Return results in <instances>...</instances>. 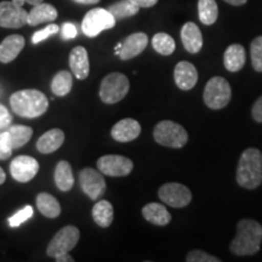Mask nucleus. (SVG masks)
<instances>
[{
    "mask_svg": "<svg viewBox=\"0 0 262 262\" xmlns=\"http://www.w3.org/2000/svg\"><path fill=\"white\" fill-rule=\"evenodd\" d=\"M224 2L228 3L229 5H233V6H241L244 5L248 0H224Z\"/></svg>",
    "mask_w": 262,
    "mask_h": 262,
    "instance_id": "79ce46f5",
    "label": "nucleus"
},
{
    "mask_svg": "<svg viewBox=\"0 0 262 262\" xmlns=\"http://www.w3.org/2000/svg\"><path fill=\"white\" fill-rule=\"evenodd\" d=\"M32 216H33V208H32V206L31 205L25 206L22 210L16 212L14 216H11V217L9 219L10 227H12V228L18 227V226H21L22 224H24V222L29 220Z\"/></svg>",
    "mask_w": 262,
    "mask_h": 262,
    "instance_id": "473e14b6",
    "label": "nucleus"
},
{
    "mask_svg": "<svg viewBox=\"0 0 262 262\" xmlns=\"http://www.w3.org/2000/svg\"><path fill=\"white\" fill-rule=\"evenodd\" d=\"M80 232L75 226H66V227L61 228L48 245V256L55 258L61 254L70 253L78 244Z\"/></svg>",
    "mask_w": 262,
    "mask_h": 262,
    "instance_id": "6e6552de",
    "label": "nucleus"
},
{
    "mask_svg": "<svg viewBox=\"0 0 262 262\" xmlns=\"http://www.w3.org/2000/svg\"><path fill=\"white\" fill-rule=\"evenodd\" d=\"M130 89L129 79L125 74L114 72L103 78L100 86L101 101L107 104H114L122 101Z\"/></svg>",
    "mask_w": 262,
    "mask_h": 262,
    "instance_id": "39448f33",
    "label": "nucleus"
},
{
    "mask_svg": "<svg viewBox=\"0 0 262 262\" xmlns=\"http://www.w3.org/2000/svg\"><path fill=\"white\" fill-rule=\"evenodd\" d=\"M93 219L100 227H110L114 219L113 205L108 201H98L93 208Z\"/></svg>",
    "mask_w": 262,
    "mask_h": 262,
    "instance_id": "a878e982",
    "label": "nucleus"
},
{
    "mask_svg": "<svg viewBox=\"0 0 262 262\" xmlns=\"http://www.w3.org/2000/svg\"><path fill=\"white\" fill-rule=\"evenodd\" d=\"M58 12L55 6L47 3H40V4L34 5L31 11L28 12L27 24L32 27L34 26L48 24V22H54L57 18Z\"/></svg>",
    "mask_w": 262,
    "mask_h": 262,
    "instance_id": "aec40b11",
    "label": "nucleus"
},
{
    "mask_svg": "<svg viewBox=\"0 0 262 262\" xmlns=\"http://www.w3.org/2000/svg\"><path fill=\"white\" fill-rule=\"evenodd\" d=\"M152 47L158 54L163 56H169L175 51L176 44L171 35L166 33H157L152 39Z\"/></svg>",
    "mask_w": 262,
    "mask_h": 262,
    "instance_id": "7c9ffc66",
    "label": "nucleus"
},
{
    "mask_svg": "<svg viewBox=\"0 0 262 262\" xmlns=\"http://www.w3.org/2000/svg\"><path fill=\"white\" fill-rule=\"evenodd\" d=\"M26 44L25 38L19 34H12L6 37L0 44V62L10 63L21 54Z\"/></svg>",
    "mask_w": 262,
    "mask_h": 262,
    "instance_id": "a211bd4d",
    "label": "nucleus"
},
{
    "mask_svg": "<svg viewBox=\"0 0 262 262\" xmlns=\"http://www.w3.org/2000/svg\"><path fill=\"white\" fill-rule=\"evenodd\" d=\"M247 61L245 49L241 44H232L226 49L224 55V63L226 70L229 72H239L244 67Z\"/></svg>",
    "mask_w": 262,
    "mask_h": 262,
    "instance_id": "4be33fe9",
    "label": "nucleus"
},
{
    "mask_svg": "<svg viewBox=\"0 0 262 262\" xmlns=\"http://www.w3.org/2000/svg\"><path fill=\"white\" fill-rule=\"evenodd\" d=\"M204 102L210 110H222L231 102L232 90L231 85L225 78L212 77L206 83L203 93Z\"/></svg>",
    "mask_w": 262,
    "mask_h": 262,
    "instance_id": "423d86ee",
    "label": "nucleus"
},
{
    "mask_svg": "<svg viewBox=\"0 0 262 262\" xmlns=\"http://www.w3.org/2000/svg\"><path fill=\"white\" fill-rule=\"evenodd\" d=\"M58 29L60 28H58L57 25H54V24L48 25L45 28H42V29H40V31L35 32L34 34H33L32 42L33 44H39V42L44 40V39H47L49 37H51V35L56 34V33L58 32Z\"/></svg>",
    "mask_w": 262,
    "mask_h": 262,
    "instance_id": "f704fd0d",
    "label": "nucleus"
},
{
    "mask_svg": "<svg viewBox=\"0 0 262 262\" xmlns=\"http://www.w3.org/2000/svg\"><path fill=\"white\" fill-rule=\"evenodd\" d=\"M181 40L183 47L189 54H198L203 48V35L198 26L187 22L181 29Z\"/></svg>",
    "mask_w": 262,
    "mask_h": 262,
    "instance_id": "6ab92c4d",
    "label": "nucleus"
},
{
    "mask_svg": "<svg viewBox=\"0 0 262 262\" xmlns=\"http://www.w3.org/2000/svg\"><path fill=\"white\" fill-rule=\"evenodd\" d=\"M5 180H6V173L4 170H3L2 166H0V185H3V183L5 182Z\"/></svg>",
    "mask_w": 262,
    "mask_h": 262,
    "instance_id": "c03bdc74",
    "label": "nucleus"
},
{
    "mask_svg": "<svg viewBox=\"0 0 262 262\" xmlns=\"http://www.w3.org/2000/svg\"><path fill=\"white\" fill-rule=\"evenodd\" d=\"M107 10L113 15L116 21H118V19L131 17V16L139 14L140 8L131 0H119V2L111 5Z\"/></svg>",
    "mask_w": 262,
    "mask_h": 262,
    "instance_id": "c756f323",
    "label": "nucleus"
},
{
    "mask_svg": "<svg viewBox=\"0 0 262 262\" xmlns=\"http://www.w3.org/2000/svg\"><path fill=\"white\" fill-rule=\"evenodd\" d=\"M6 131L9 134L10 147L12 150L24 147L33 136V129L26 125H11Z\"/></svg>",
    "mask_w": 262,
    "mask_h": 262,
    "instance_id": "bb28decb",
    "label": "nucleus"
},
{
    "mask_svg": "<svg viewBox=\"0 0 262 262\" xmlns=\"http://www.w3.org/2000/svg\"><path fill=\"white\" fill-rule=\"evenodd\" d=\"M64 142V133L61 129H51L39 137L37 149L42 155H50L57 150Z\"/></svg>",
    "mask_w": 262,
    "mask_h": 262,
    "instance_id": "412c9836",
    "label": "nucleus"
},
{
    "mask_svg": "<svg viewBox=\"0 0 262 262\" xmlns=\"http://www.w3.org/2000/svg\"><path fill=\"white\" fill-rule=\"evenodd\" d=\"M55 260H56L57 262H74V258L71 256L70 253L58 255V256L55 257Z\"/></svg>",
    "mask_w": 262,
    "mask_h": 262,
    "instance_id": "ea45409f",
    "label": "nucleus"
},
{
    "mask_svg": "<svg viewBox=\"0 0 262 262\" xmlns=\"http://www.w3.org/2000/svg\"><path fill=\"white\" fill-rule=\"evenodd\" d=\"M37 206L38 210L48 219H56L61 214L60 203L47 192H41L37 195Z\"/></svg>",
    "mask_w": 262,
    "mask_h": 262,
    "instance_id": "393cba45",
    "label": "nucleus"
},
{
    "mask_svg": "<svg viewBox=\"0 0 262 262\" xmlns=\"http://www.w3.org/2000/svg\"><path fill=\"white\" fill-rule=\"evenodd\" d=\"M0 134H2V131H0ZM11 155H12V153L5 152V150L2 148V143H0V160H5V159H9L10 157H11Z\"/></svg>",
    "mask_w": 262,
    "mask_h": 262,
    "instance_id": "37998d69",
    "label": "nucleus"
},
{
    "mask_svg": "<svg viewBox=\"0 0 262 262\" xmlns=\"http://www.w3.org/2000/svg\"><path fill=\"white\" fill-rule=\"evenodd\" d=\"M97 169L111 178H123L133 171V160L118 155H107L97 160Z\"/></svg>",
    "mask_w": 262,
    "mask_h": 262,
    "instance_id": "9b49d317",
    "label": "nucleus"
},
{
    "mask_svg": "<svg viewBox=\"0 0 262 262\" xmlns=\"http://www.w3.org/2000/svg\"><path fill=\"white\" fill-rule=\"evenodd\" d=\"M141 134L140 123L131 118L119 120L111 130V136L117 142H130L136 140Z\"/></svg>",
    "mask_w": 262,
    "mask_h": 262,
    "instance_id": "2eb2a0df",
    "label": "nucleus"
},
{
    "mask_svg": "<svg viewBox=\"0 0 262 262\" xmlns=\"http://www.w3.org/2000/svg\"><path fill=\"white\" fill-rule=\"evenodd\" d=\"M250 56L251 63L254 70L262 73V35L255 38L250 45Z\"/></svg>",
    "mask_w": 262,
    "mask_h": 262,
    "instance_id": "2f4dec72",
    "label": "nucleus"
},
{
    "mask_svg": "<svg viewBox=\"0 0 262 262\" xmlns=\"http://www.w3.org/2000/svg\"><path fill=\"white\" fill-rule=\"evenodd\" d=\"M70 67L74 77L79 80H84L89 77L90 63L86 49L75 47L70 54Z\"/></svg>",
    "mask_w": 262,
    "mask_h": 262,
    "instance_id": "f3484780",
    "label": "nucleus"
},
{
    "mask_svg": "<svg viewBox=\"0 0 262 262\" xmlns=\"http://www.w3.org/2000/svg\"><path fill=\"white\" fill-rule=\"evenodd\" d=\"M73 2L81 5H94L100 3V0H73Z\"/></svg>",
    "mask_w": 262,
    "mask_h": 262,
    "instance_id": "a19ab883",
    "label": "nucleus"
},
{
    "mask_svg": "<svg viewBox=\"0 0 262 262\" xmlns=\"http://www.w3.org/2000/svg\"><path fill=\"white\" fill-rule=\"evenodd\" d=\"M38 160L29 156H18L10 164V173L17 182H29L39 171Z\"/></svg>",
    "mask_w": 262,
    "mask_h": 262,
    "instance_id": "ddd939ff",
    "label": "nucleus"
},
{
    "mask_svg": "<svg viewBox=\"0 0 262 262\" xmlns=\"http://www.w3.org/2000/svg\"><path fill=\"white\" fill-rule=\"evenodd\" d=\"M78 31L77 27L73 24H70V22H66L62 26V38L63 39H73L77 37Z\"/></svg>",
    "mask_w": 262,
    "mask_h": 262,
    "instance_id": "e433bc0d",
    "label": "nucleus"
},
{
    "mask_svg": "<svg viewBox=\"0 0 262 262\" xmlns=\"http://www.w3.org/2000/svg\"><path fill=\"white\" fill-rule=\"evenodd\" d=\"M116 22V18L108 10L96 8L90 10L84 16L83 22H81V31L86 37L95 38L101 32L113 28Z\"/></svg>",
    "mask_w": 262,
    "mask_h": 262,
    "instance_id": "0eeeda50",
    "label": "nucleus"
},
{
    "mask_svg": "<svg viewBox=\"0 0 262 262\" xmlns=\"http://www.w3.org/2000/svg\"><path fill=\"white\" fill-rule=\"evenodd\" d=\"M198 15L203 25H214L219 17V8L215 0H198Z\"/></svg>",
    "mask_w": 262,
    "mask_h": 262,
    "instance_id": "c85d7f7f",
    "label": "nucleus"
},
{
    "mask_svg": "<svg viewBox=\"0 0 262 262\" xmlns=\"http://www.w3.org/2000/svg\"><path fill=\"white\" fill-rule=\"evenodd\" d=\"M12 116L4 104L0 103V131L8 130L11 126Z\"/></svg>",
    "mask_w": 262,
    "mask_h": 262,
    "instance_id": "c9c22d12",
    "label": "nucleus"
},
{
    "mask_svg": "<svg viewBox=\"0 0 262 262\" xmlns=\"http://www.w3.org/2000/svg\"><path fill=\"white\" fill-rule=\"evenodd\" d=\"M11 110L19 117L38 118L49 108L48 97L41 91L34 89L16 91L10 96Z\"/></svg>",
    "mask_w": 262,
    "mask_h": 262,
    "instance_id": "f03ea898",
    "label": "nucleus"
},
{
    "mask_svg": "<svg viewBox=\"0 0 262 262\" xmlns=\"http://www.w3.org/2000/svg\"><path fill=\"white\" fill-rule=\"evenodd\" d=\"M73 88V75L67 71H60L51 81V91L56 96L63 97L71 93Z\"/></svg>",
    "mask_w": 262,
    "mask_h": 262,
    "instance_id": "cd10ccee",
    "label": "nucleus"
},
{
    "mask_svg": "<svg viewBox=\"0 0 262 262\" xmlns=\"http://www.w3.org/2000/svg\"><path fill=\"white\" fill-rule=\"evenodd\" d=\"M42 2H44V0H26V3H28V4H31V5H38Z\"/></svg>",
    "mask_w": 262,
    "mask_h": 262,
    "instance_id": "a18cd8bd",
    "label": "nucleus"
},
{
    "mask_svg": "<svg viewBox=\"0 0 262 262\" xmlns=\"http://www.w3.org/2000/svg\"><path fill=\"white\" fill-rule=\"evenodd\" d=\"M158 196L166 205L176 209L185 208L192 201V193L188 187L178 182H169L163 185L158 191Z\"/></svg>",
    "mask_w": 262,
    "mask_h": 262,
    "instance_id": "9d476101",
    "label": "nucleus"
},
{
    "mask_svg": "<svg viewBox=\"0 0 262 262\" xmlns=\"http://www.w3.org/2000/svg\"><path fill=\"white\" fill-rule=\"evenodd\" d=\"M55 183L62 192H68L74 186V176L71 164L67 160H61L55 169Z\"/></svg>",
    "mask_w": 262,
    "mask_h": 262,
    "instance_id": "b1692460",
    "label": "nucleus"
},
{
    "mask_svg": "<svg viewBox=\"0 0 262 262\" xmlns=\"http://www.w3.org/2000/svg\"><path fill=\"white\" fill-rule=\"evenodd\" d=\"M173 79L179 89L183 91H189L195 86L198 81V72L194 64L191 62L181 61L176 64L173 70Z\"/></svg>",
    "mask_w": 262,
    "mask_h": 262,
    "instance_id": "4468645a",
    "label": "nucleus"
},
{
    "mask_svg": "<svg viewBox=\"0 0 262 262\" xmlns=\"http://www.w3.org/2000/svg\"><path fill=\"white\" fill-rule=\"evenodd\" d=\"M237 182L245 189H255L262 183V153L248 148L242 153L237 168Z\"/></svg>",
    "mask_w": 262,
    "mask_h": 262,
    "instance_id": "7ed1b4c3",
    "label": "nucleus"
},
{
    "mask_svg": "<svg viewBox=\"0 0 262 262\" xmlns=\"http://www.w3.org/2000/svg\"><path fill=\"white\" fill-rule=\"evenodd\" d=\"M148 45V37L147 34L142 32L134 33L130 34L129 37H126L125 40L123 41V47L120 49V52L118 56L120 57V60L127 61L131 58L139 56Z\"/></svg>",
    "mask_w": 262,
    "mask_h": 262,
    "instance_id": "dca6fc26",
    "label": "nucleus"
},
{
    "mask_svg": "<svg viewBox=\"0 0 262 262\" xmlns=\"http://www.w3.org/2000/svg\"><path fill=\"white\" fill-rule=\"evenodd\" d=\"M142 215L146 221L156 226H166L171 221V215L165 206L159 203H149L142 208Z\"/></svg>",
    "mask_w": 262,
    "mask_h": 262,
    "instance_id": "5701e85b",
    "label": "nucleus"
},
{
    "mask_svg": "<svg viewBox=\"0 0 262 262\" xmlns=\"http://www.w3.org/2000/svg\"><path fill=\"white\" fill-rule=\"evenodd\" d=\"M262 226L251 219H243L237 225V234L231 242V251L237 256H253L260 251Z\"/></svg>",
    "mask_w": 262,
    "mask_h": 262,
    "instance_id": "f257e3e1",
    "label": "nucleus"
},
{
    "mask_svg": "<svg viewBox=\"0 0 262 262\" xmlns=\"http://www.w3.org/2000/svg\"><path fill=\"white\" fill-rule=\"evenodd\" d=\"M122 47H123V42H119V44L117 45L116 49H114V52H116V55H119L120 49H122Z\"/></svg>",
    "mask_w": 262,
    "mask_h": 262,
    "instance_id": "49530a36",
    "label": "nucleus"
},
{
    "mask_svg": "<svg viewBox=\"0 0 262 262\" xmlns=\"http://www.w3.org/2000/svg\"><path fill=\"white\" fill-rule=\"evenodd\" d=\"M79 185L81 191L86 194L91 201H97L102 198L106 193L107 185L102 172L93 168H85L79 173Z\"/></svg>",
    "mask_w": 262,
    "mask_h": 262,
    "instance_id": "1a4fd4ad",
    "label": "nucleus"
},
{
    "mask_svg": "<svg viewBox=\"0 0 262 262\" xmlns=\"http://www.w3.org/2000/svg\"><path fill=\"white\" fill-rule=\"evenodd\" d=\"M28 12L24 6H18L11 2H0V27L21 28L27 25Z\"/></svg>",
    "mask_w": 262,
    "mask_h": 262,
    "instance_id": "f8f14e48",
    "label": "nucleus"
},
{
    "mask_svg": "<svg viewBox=\"0 0 262 262\" xmlns=\"http://www.w3.org/2000/svg\"><path fill=\"white\" fill-rule=\"evenodd\" d=\"M12 3H14V4H16V5H18V6H24L26 0H12Z\"/></svg>",
    "mask_w": 262,
    "mask_h": 262,
    "instance_id": "de8ad7c7",
    "label": "nucleus"
},
{
    "mask_svg": "<svg viewBox=\"0 0 262 262\" xmlns=\"http://www.w3.org/2000/svg\"><path fill=\"white\" fill-rule=\"evenodd\" d=\"M187 262H221L220 258L205 253L203 250H192L186 256Z\"/></svg>",
    "mask_w": 262,
    "mask_h": 262,
    "instance_id": "72a5a7b5",
    "label": "nucleus"
},
{
    "mask_svg": "<svg viewBox=\"0 0 262 262\" xmlns=\"http://www.w3.org/2000/svg\"><path fill=\"white\" fill-rule=\"evenodd\" d=\"M251 116L254 120L257 123H262V96H260L254 103L253 110H251Z\"/></svg>",
    "mask_w": 262,
    "mask_h": 262,
    "instance_id": "4c0bfd02",
    "label": "nucleus"
},
{
    "mask_svg": "<svg viewBox=\"0 0 262 262\" xmlns=\"http://www.w3.org/2000/svg\"><path fill=\"white\" fill-rule=\"evenodd\" d=\"M133 3H135V4L139 6V8H152V6H155L157 3H158V0H131Z\"/></svg>",
    "mask_w": 262,
    "mask_h": 262,
    "instance_id": "58836bf2",
    "label": "nucleus"
},
{
    "mask_svg": "<svg viewBox=\"0 0 262 262\" xmlns=\"http://www.w3.org/2000/svg\"><path fill=\"white\" fill-rule=\"evenodd\" d=\"M153 137L158 145L169 148H182L188 142V134L185 127L172 120H162L157 124Z\"/></svg>",
    "mask_w": 262,
    "mask_h": 262,
    "instance_id": "20e7f679",
    "label": "nucleus"
}]
</instances>
